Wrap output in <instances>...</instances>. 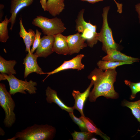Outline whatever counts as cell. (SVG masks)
Listing matches in <instances>:
<instances>
[{"label":"cell","mask_w":140,"mask_h":140,"mask_svg":"<svg viewBox=\"0 0 140 140\" xmlns=\"http://www.w3.org/2000/svg\"><path fill=\"white\" fill-rule=\"evenodd\" d=\"M47 1V0H40V3L42 8L44 11H46V6Z\"/></svg>","instance_id":"obj_30"},{"label":"cell","mask_w":140,"mask_h":140,"mask_svg":"<svg viewBox=\"0 0 140 140\" xmlns=\"http://www.w3.org/2000/svg\"><path fill=\"white\" fill-rule=\"evenodd\" d=\"M66 37L70 55L79 53L81 50L87 46L85 42L86 40L79 32Z\"/></svg>","instance_id":"obj_8"},{"label":"cell","mask_w":140,"mask_h":140,"mask_svg":"<svg viewBox=\"0 0 140 140\" xmlns=\"http://www.w3.org/2000/svg\"><path fill=\"white\" fill-rule=\"evenodd\" d=\"M116 4L117 7V11L120 13H122V4L117 2L115 0H113Z\"/></svg>","instance_id":"obj_28"},{"label":"cell","mask_w":140,"mask_h":140,"mask_svg":"<svg viewBox=\"0 0 140 140\" xmlns=\"http://www.w3.org/2000/svg\"><path fill=\"white\" fill-rule=\"evenodd\" d=\"M4 8V6L2 4H0V21L2 22V17L3 15V9Z\"/></svg>","instance_id":"obj_31"},{"label":"cell","mask_w":140,"mask_h":140,"mask_svg":"<svg viewBox=\"0 0 140 140\" xmlns=\"http://www.w3.org/2000/svg\"><path fill=\"white\" fill-rule=\"evenodd\" d=\"M103 71L95 68L88 76L94 86L89 96L91 102H95L100 96L107 99H116L119 97L118 94L115 90L114 87L117 75L116 69H109Z\"/></svg>","instance_id":"obj_1"},{"label":"cell","mask_w":140,"mask_h":140,"mask_svg":"<svg viewBox=\"0 0 140 140\" xmlns=\"http://www.w3.org/2000/svg\"><path fill=\"white\" fill-rule=\"evenodd\" d=\"M83 1H86L89 3L94 4L96 2L103 1V0H79Z\"/></svg>","instance_id":"obj_32"},{"label":"cell","mask_w":140,"mask_h":140,"mask_svg":"<svg viewBox=\"0 0 140 140\" xmlns=\"http://www.w3.org/2000/svg\"><path fill=\"white\" fill-rule=\"evenodd\" d=\"M109 9V6L103 8L102 14V25L98 36V41L102 43V50L107 54L113 50H117L118 47L113 39L111 30L108 23V15Z\"/></svg>","instance_id":"obj_4"},{"label":"cell","mask_w":140,"mask_h":140,"mask_svg":"<svg viewBox=\"0 0 140 140\" xmlns=\"http://www.w3.org/2000/svg\"><path fill=\"white\" fill-rule=\"evenodd\" d=\"M122 105L130 109L131 113L140 124V99L133 102L124 99L122 101Z\"/></svg>","instance_id":"obj_21"},{"label":"cell","mask_w":140,"mask_h":140,"mask_svg":"<svg viewBox=\"0 0 140 140\" xmlns=\"http://www.w3.org/2000/svg\"><path fill=\"white\" fill-rule=\"evenodd\" d=\"M64 0H48L47 1L46 11L53 16L59 15L64 9Z\"/></svg>","instance_id":"obj_17"},{"label":"cell","mask_w":140,"mask_h":140,"mask_svg":"<svg viewBox=\"0 0 140 140\" xmlns=\"http://www.w3.org/2000/svg\"><path fill=\"white\" fill-rule=\"evenodd\" d=\"M0 106L5 113L4 123L5 127H10L15 122L16 115L14 112L15 102L11 95L7 90L5 85L0 83Z\"/></svg>","instance_id":"obj_6"},{"label":"cell","mask_w":140,"mask_h":140,"mask_svg":"<svg viewBox=\"0 0 140 140\" xmlns=\"http://www.w3.org/2000/svg\"><path fill=\"white\" fill-rule=\"evenodd\" d=\"M84 56L83 54H78L71 60L64 61L61 65L52 71L50 72H44L43 74H47V75L43 81H44L50 75L63 70L68 69L81 70L84 69L85 65L82 63L81 60Z\"/></svg>","instance_id":"obj_7"},{"label":"cell","mask_w":140,"mask_h":140,"mask_svg":"<svg viewBox=\"0 0 140 140\" xmlns=\"http://www.w3.org/2000/svg\"><path fill=\"white\" fill-rule=\"evenodd\" d=\"M93 85V82H91L87 89L83 92L81 93L79 90H73L72 95L75 100L73 108L79 111L81 116H85L83 112V108L87 98L89 97L90 90Z\"/></svg>","instance_id":"obj_11"},{"label":"cell","mask_w":140,"mask_h":140,"mask_svg":"<svg viewBox=\"0 0 140 140\" xmlns=\"http://www.w3.org/2000/svg\"><path fill=\"white\" fill-rule=\"evenodd\" d=\"M91 140H98L96 138L94 137H92L90 139Z\"/></svg>","instance_id":"obj_33"},{"label":"cell","mask_w":140,"mask_h":140,"mask_svg":"<svg viewBox=\"0 0 140 140\" xmlns=\"http://www.w3.org/2000/svg\"><path fill=\"white\" fill-rule=\"evenodd\" d=\"M32 24L40 28L43 34L46 35L54 36L63 32L66 29L61 19L57 17L50 19L37 16L33 19Z\"/></svg>","instance_id":"obj_3"},{"label":"cell","mask_w":140,"mask_h":140,"mask_svg":"<svg viewBox=\"0 0 140 140\" xmlns=\"http://www.w3.org/2000/svg\"><path fill=\"white\" fill-rule=\"evenodd\" d=\"M102 60L114 62H124L131 61L138 62L140 60L139 58H136L127 56L117 50H113L103 57Z\"/></svg>","instance_id":"obj_15"},{"label":"cell","mask_w":140,"mask_h":140,"mask_svg":"<svg viewBox=\"0 0 140 140\" xmlns=\"http://www.w3.org/2000/svg\"><path fill=\"white\" fill-rule=\"evenodd\" d=\"M53 50L59 54H69V50L66 36L59 33L54 36Z\"/></svg>","instance_id":"obj_13"},{"label":"cell","mask_w":140,"mask_h":140,"mask_svg":"<svg viewBox=\"0 0 140 140\" xmlns=\"http://www.w3.org/2000/svg\"><path fill=\"white\" fill-rule=\"evenodd\" d=\"M79 118L84 122L88 131L100 136L104 140H109L110 138L98 128L93 121L85 116H81Z\"/></svg>","instance_id":"obj_18"},{"label":"cell","mask_w":140,"mask_h":140,"mask_svg":"<svg viewBox=\"0 0 140 140\" xmlns=\"http://www.w3.org/2000/svg\"><path fill=\"white\" fill-rule=\"evenodd\" d=\"M6 80L8 81L10 87L9 92L12 95L17 93L26 94L25 91L30 94L36 93L37 85L36 82L31 80L27 82L26 79L23 81L16 78L13 74L7 75L6 74H0V81Z\"/></svg>","instance_id":"obj_5"},{"label":"cell","mask_w":140,"mask_h":140,"mask_svg":"<svg viewBox=\"0 0 140 140\" xmlns=\"http://www.w3.org/2000/svg\"><path fill=\"white\" fill-rule=\"evenodd\" d=\"M135 8L136 11L138 14L139 22L140 23V3L135 5Z\"/></svg>","instance_id":"obj_29"},{"label":"cell","mask_w":140,"mask_h":140,"mask_svg":"<svg viewBox=\"0 0 140 140\" xmlns=\"http://www.w3.org/2000/svg\"><path fill=\"white\" fill-rule=\"evenodd\" d=\"M19 25L20 31L19 34L20 37L23 39L26 46L25 51L28 52L30 51V47L33 45L35 38L36 33L31 29H29L28 32L26 30L23 25L21 17L19 19Z\"/></svg>","instance_id":"obj_16"},{"label":"cell","mask_w":140,"mask_h":140,"mask_svg":"<svg viewBox=\"0 0 140 140\" xmlns=\"http://www.w3.org/2000/svg\"><path fill=\"white\" fill-rule=\"evenodd\" d=\"M0 23V41L5 43L9 38L8 25L9 19L5 16L4 20Z\"/></svg>","instance_id":"obj_23"},{"label":"cell","mask_w":140,"mask_h":140,"mask_svg":"<svg viewBox=\"0 0 140 140\" xmlns=\"http://www.w3.org/2000/svg\"><path fill=\"white\" fill-rule=\"evenodd\" d=\"M28 52L24 59L23 63L25 67L24 78H26L29 74L33 72L40 74H43L44 72L37 63V59L38 57L34 54L31 53L30 51Z\"/></svg>","instance_id":"obj_10"},{"label":"cell","mask_w":140,"mask_h":140,"mask_svg":"<svg viewBox=\"0 0 140 140\" xmlns=\"http://www.w3.org/2000/svg\"><path fill=\"white\" fill-rule=\"evenodd\" d=\"M14 60H6L0 56V72L1 74H14L16 73L14 67L16 64Z\"/></svg>","instance_id":"obj_20"},{"label":"cell","mask_w":140,"mask_h":140,"mask_svg":"<svg viewBox=\"0 0 140 140\" xmlns=\"http://www.w3.org/2000/svg\"><path fill=\"white\" fill-rule=\"evenodd\" d=\"M54 36L45 35L41 38L40 44L34 54L38 57L46 58L53 52Z\"/></svg>","instance_id":"obj_9"},{"label":"cell","mask_w":140,"mask_h":140,"mask_svg":"<svg viewBox=\"0 0 140 140\" xmlns=\"http://www.w3.org/2000/svg\"><path fill=\"white\" fill-rule=\"evenodd\" d=\"M41 33L39 32L38 29H36V35L32 45V47L30 50V52L31 53H33L35 50L38 47L41 40L40 38Z\"/></svg>","instance_id":"obj_27"},{"label":"cell","mask_w":140,"mask_h":140,"mask_svg":"<svg viewBox=\"0 0 140 140\" xmlns=\"http://www.w3.org/2000/svg\"><path fill=\"white\" fill-rule=\"evenodd\" d=\"M46 100L47 102L51 104L55 103L62 110H64L68 113L73 112V107H68L58 97L57 92L48 86L46 90Z\"/></svg>","instance_id":"obj_14"},{"label":"cell","mask_w":140,"mask_h":140,"mask_svg":"<svg viewBox=\"0 0 140 140\" xmlns=\"http://www.w3.org/2000/svg\"><path fill=\"white\" fill-rule=\"evenodd\" d=\"M82 37L87 41V46L93 47L98 41V33L96 30L89 28L84 29L81 32Z\"/></svg>","instance_id":"obj_19"},{"label":"cell","mask_w":140,"mask_h":140,"mask_svg":"<svg viewBox=\"0 0 140 140\" xmlns=\"http://www.w3.org/2000/svg\"><path fill=\"white\" fill-rule=\"evenodd\" d=\"M34 0H11L10 12L11 16L9 19V23L11 25L10 30L11 31L15 22L17 15L24 8L31 5Z\"/></svg>","instance_id":"obj_12"},{"label":"cell","mask_w":140,"mask_h":140,"mask_svg":"<svg viewBox=\"0 0 140 140\" xmlns=\"http://www.w3.org/2000/svg\"><path fill=\"white\" fill-rule=\"evenodd\" d=\"M56 132L55 128L50 125L34 124L16 133L8 140H49L53 138Z\"/></svg>","instance_id":"obj_2"},{"label":"cell","mask_w":140,"mask_h":140,"mask_svg":"<svg viewBox=\"0 0 140 140\" xmlns=\"http://www.w3.org/2000/svg\"><path fill=\"white\" fill-rule=\"evenodd\" d=\"M73 140H88L94 137L95 134L88 132H74L71 134Z\"/></svg>","instance_id":"obj_24"},{"label":"cell","mask_w":140,"mask_h":140,"mask_svg":"<svg viewBox=\"0 0 140 140\" xmlns=\"http://www.w3.org/2000/svg\"><path fill=\"white\" fill-rule=\"evenodd\" d=\"M124 82L131 90V93L130 99L132 100L135 98L137 93L140 92V82L135 83L131 82L129 80H125Z\"/></svg>","instance_id":"obj_25"},{"label":"cell","mask_w":140,"mask_h":140,"mask_svg":"<svg viewBox=\"0 0 140 140\" xmlns=\"http://www.w3.org/2000/svg\"><path fill=\"white\" fill-rule=\"evenodd\" d=\"M134 62L131 61L117 62L102 60L99 61L97 65L99 68L105 71L109 69H115L118 66L124 65L132 64Z\"/></svg>","instance_id":"obj_22"},{"label":"cell","mask_w":140,"mask_h":140,"mask_svg":"<svg viewBox=\"0 0 140 140\" xmlns=\"http://www.w3.org/2000/svg\"><path fill=\"white\" fill-rule=\"evenodd\" d=\"M69 115L73 122L77 124L82 131L88 132L83 121L80 118L76 117L73 112L69 113Z\"/></svg>","instance_id":"obj_26"}]
</instances>
